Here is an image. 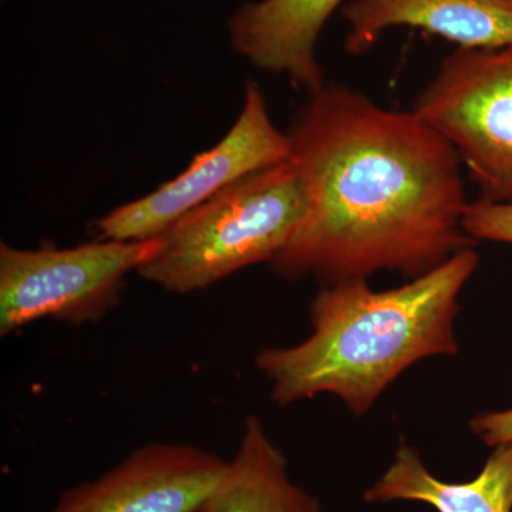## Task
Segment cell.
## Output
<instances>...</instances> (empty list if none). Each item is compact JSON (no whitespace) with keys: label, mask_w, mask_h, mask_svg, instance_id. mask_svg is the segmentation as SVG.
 <instances>
[{"label":"cell","mask_w":512,"mask_h":512,"mask_svg":"<svg viewBox=\"0 0 512 512\" xmlns=\"http://www.w3.org/2000/svg\"><path fill=\"white\" fill-rule=\"evenodd\" d=\"M286 136L306 211L271 262L276 274L328 285L379 271L416 278L473 247L460 158L413 110L325 84Z\"/></svg>","instance_id":"obj_1"},{"label":"cell","mask_w":512,"mask_h":512,"mask_svg":"<svg viewBox=\"0 0 512 512\" xmlns=\"http://www.w3.org/2000/svg\"><path fill=\"white\" fill-rule=\"evenodd\" d=\"M478 262L468 247L387 291H375L366 279L326 285L311 306L312 335L255 357L271 380L272 402L288 406L329 393L360 416L414 363L456 355L458 296Z\"/></svg>","instance_id":"obj_2"},{"label":"cell","mask_w":512,"mask_h":512,"mask_svg":"<svg viewBox=\"0 0 512 512\" xmlns=\"http://www.w3.org/2000/svg\"><path fill=\"white\" fill-rule=\"evenodd\" d=\"M306 194L291 160L242 178L174 222L137 274L168 292L218 284L272 261L305 217Z\"/></svg>","instance_id":"obj_3"},{"label":"cell","mask_w":512,"mask_h":512,"mask_svg":"<svg viewBox=\"0 0 512 512\" xmlns=\"http://www.w3.org/2000/svg\"><path fill=\"white\" fill-rule=\"evenodd\" d=\"M160 238L57 248L0 244V335L36 320L87 325L120 303L126 278L160 249Z\"/></svg>","instance_id":"obj_4"},{"label":"cell","mask_w":512,"mask_h":512,"mask_svg":"<svg viewBox=\"0 0 512 512\" xmlns=\"http://www.w3.org/2000/svg\"><path fill=\"white\" fill-rule=\"evenodd\" d=\"M413 111L454 148L480 200L512 204V46L458 47Z\"/></svg>","instance_id":"obj_5"},{"label":"cell","mask_w":512,"mask_h":512,"mask_svg":"<svg viewBox=\"0 0 512 512\" xmlns=\"http://www.w3.org/2000/svg\"><path fill=\"white\" fill-rule=\"evenodd\" d=\"M289 140L276 128L258 84L248 82L234 126L211 150L198 154L184 173L140 200L114 208L94 222L104 241H146L242 178L284 163Z\"/></svg>","instance_id":"obj_6"},{"label":"cell","mask_w":512,"mask_h":512,"mask_svg":"<svg viewBox=\"0 0 512 512\" xmlns=\"http://www.w3.org/2000/svg\"><path fill=\"white\" fill-rule=\"evenodd\" d=\"M225 466L191 444H146L103 476L64 491L49 512H192Z\"/></svg>","instance_id":"obj_7"},{"label":"cell","mask_w":512,"mask_h":512,"mask_svg":"<svg viewBox=\"0 0 512 512\" xmlns=\"http://www.w3.org/2000/svg\"><path fill=\"white\" fill-rule=\"evenodd\" d=\"M342 15L350 55L366 53L394 26L421 29L463 49L512 46V0H353Z\"/></svg>","instance_id":"obj_8"},{"label":"cell","mask_w":512,"mask_h":512,"mask_svg":"<svg viewBox=\"0 0 512 512\" xmlns=\"http://www.w3.org/2000/svg\"><path fill=\"white\" fill-rule=\"evenodd\" d=\"M343 0H259L229 20L235 52L256 69L285 74L309 94L325 86L316 57L323 26Z\"/></svg>","instance_id":"obj_9"},{"label":"cell","mask_w":512,"mask_h":512,"mask_svg":"<svg viewBox=\"0 0 512 512\" xmlns=\"http://www.w3.org/2000/svg\"><path fill=\"white\" fill-rule=\"evenodd\" d=\"M192 512H323L318 498L296 485L288 461L262 426L249 416L235 457Z\"/></svg>","instance_id":"obj_10"},{"label":"cell","mask_w":512,"mask_h":512,"mask_svg":"<svg viewBox=\"0 0 512 512\" xmlns=\"http://www.w3.org/2000/svg\"><path fill=\"white\" fill-rule=\"evenodd\" d=\"M365 501H417L439 512H512V444L494 447L483 470L467 483L433 476L419 453L403 444L386 473L366 491Z\"/></svg>","instance_id":"obj_11"},{"label":"cell","mask_w":512,"mask_h":512,"mask_svg":"<svg viewBox=\"0 0 512 512\" xmlns=\"http://www.w3.org/2000/svg\"><path fill=\"white\" fill-rule=\"evenodd\" d=\"M463 228L471 239L512 245V204L468 202Z\"/></svg>","instance_id":"obj_12"},{"label":"cell","mask_w":512,"mask_h":512,"mask_svg":"<svg viewBox=\"0 0 512 512\" xmlns=\"http://www.w3.org/2000/svg\"><path fill=\"white\" fill-rule=\"evenodd\" d=\"M470 429L488 447L512 444V407L478 414L470 421Z\"/></svg>","instance_id":"obj_13"}]
</instances>
